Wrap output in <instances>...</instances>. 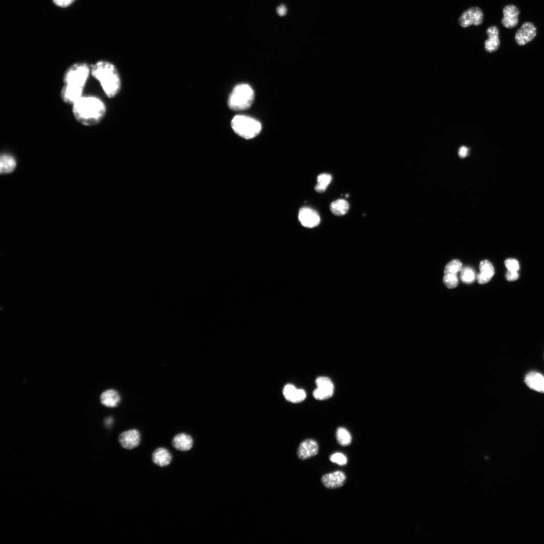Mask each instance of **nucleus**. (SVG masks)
Masks as SVG:
<instances>
[{"mask_svg": "<svg viewBox=\"0 0 544 544\" xmlns=\"http://www.w3.org/2000/svg\"><path fill=\"white\" fill-rule=\"evenodd\" d=\"M16 163L15 158L8 154H3L0 160V173L2 174L12 172L15 169Z\"/></svg>", "mask_w": 544, "mask_h": 544, "instance_id": "20", "label": "nucleus"}, {"mask_svg": "<svg viewBox=\"0 0 544 544\" xmlns=\"http://www.w3.org/2000/svg\"><path fill=\"white\" fill-rule=\"evenodd\" d=\"M525 382L530 389L544 393V376L541 374L535 371L529 372L526 376Z\"/></svg>", "mask_w": 544, "mask_h": 544, "instance_id": "14", "label": "nucleus"}, {"mask_svg": "<svg viewBox=\"0 0 544 544\" xmlns=\"http://www.w3.org/2000/svg\"><path fill=\"white\" fill-rule=\"evenodd\" d=\"M231 124L235 133L245 139H251L257 136L262 130V125L258 121L246 116L235 117Z\"/></svg>", "mask_w": 544, "mask_h": 544, "instance_id": "4", "label": "nucleus"}, {"mask_svg": "<svg viewBox=\"0 0 544 544\" xmlns=\"http://www.w3.org/2000/svg\"><path fill=\"white\" fill-rule=\"evenodd\" d=\"M504 264L507 270L518 271L520 270L519 263L516 259H507L505 261Z\"/></svg>", "mask_w": 544, "mask_h": 544, "instance_id": "29", "label": "nucleus"}, {"mask_svg": "<svg viewBox=\"0 0 544 544\" xmlns=\"http://www.w3.org/2000/svg\"><path fill=\"white\" fill-rule=\"evenodd\" d=\"M317 388L313 392L314 398L317 400H327L332 397L334 392V385L330 378L320 376L315 380Z\"/></svg>", "mask_w": 544, "mask_h": 544, "instance_id": "6", "label": "nucleus"}, {"mask_svg": "<svg viewBox=\"0 0 544 544\" xmlns=\"http://www.w3.org/2000/svg\"><path fill=\"white\" fill-rule=\"evenodd\" d=\"M349 209V204L343 199H339L332 202L330 205L331 212L336 216H342L345 215Z\"/></svg>", "mask_w": 544, "mask_h": 544, "instance_id": "21", "label": "nucleus"}, {"mask_svg": "<svg viewBox=\"0 0 544 544\" xmlns=\"http://www.w3.org/2000/svg\"><path fill=\"white\" fill-rule=\"evenodd\" d=\"M519 277L518 271L507 270L506 274V278L509 281L517 280Z\"/></svg>", "mask_w": 544, "mask_h": 544, "instance_id": "32", "label": "nucleus"}, {"mask_svg": "<svg viewBox=\"0 0 544 544\" xmlns=\"http://www.w3.org/2000/svg\"><path fill=\"white\" fill-rule=\"evenodd\" d=\"M443 281L444 285L450 289H454L459 284V279L457 274H444Z\"/></svg>", "mask_w": 544, "mask_h": 544, "instance_id": "26", "label": "nucleus"}, {"mask_svg": "<svg viewBox=\"0 0 544 544\" xmlns=\"http://www.w3.org/2000/svg\"><path fill=\"white\" fill-rule=\"evenodd\" d=\"M121 400V398L119 393L113 389L104 392L101 396L102 404L107 407H117L120 403Z\"/></svg>", "mask_w": 544, "mask_h": 544, "instance_id": "19", "label": "nucleus"}, {"mask_svg": "<svg viewBox=\"0 0 544 544\" xmlns=\"http://www.w3.org/2000/svg\"><path fill=\"white\" fill-rule=\"evenodd\" d=\"M537 35V28L531 22L524 23L517 30L515 40L518 45L524 46L534 39Z\"/></svg>", "mask_w": 544, "mask_h": 544, "instance_id": "8", "label": "nucleus"}, {"mask_svg": "<svg viewBox=\"0 0 544 544\" xmlns=\"http://www.w3.org/2000/svg\"><path fill=\"white\" fill-rule=\"evenodd\" d=\"M173 459L171 453L165 448L160 447L155 450L152 455V462L160 467L170 465Z\"/></svg>", "mask_w": 544, "mask_h": 544, "instance_id": "16", "label": "nucleus"}, {"mask_svg": "<svg viewBox=\"0 0 544 544\" xmlns=\"http://www.w3.org/2000/svg\"><path fill=\"white\" fill-rule=\"evenodd\" d=\"M119 440L124 449L131 450L140 445L141 434L137 429L127 430L120 435Z\"/></svg>", "mask_w": 544, "mask_h": 544, "instance_id": "9", "label": "nucleus"}, {"mask_svg": "<svg viewBox=\"0 0 544 544\" xmlns=\"http://www.w3.org/2000/svg\"><path fill=\"white\" fill-rule=\"evenodd\" d=\"M91 74L100 83L109 98H114L121 89V79L119 71L113 63L100 60L95 63Z\"/></svg>", "mask_w": 544, "mask_h": 544, "instance_id": "3", "label": "nucleus"}, {"mask_svg": "<svg viewBox=\"0 0 544 544\" xmlns=\"http://www.w3.org/2000/svg\"><path fill=\"white\" fill-rule=\"evenodd\" d=\"M479 268L481 273L477 276L479 283L484 284L489 282L495 273L492 264L487 260H484L480 264Z\"/></svg>", "mask_w": 544, "mask_h": 544, "instance_id": "18", "label": "nucleus"}, {"mask_svg": "<svg viewBox=\"0 0 544 544\" xmlns=\"http://www.w3.org/2000/svg\"><path fill=\"white\" fill-rule=\"evenodd\" d=\"M172 444L176 450L181 452H187L193 447L194 441L190 435L181 433L174 437Z\"/></svg>", "mask_w": 544, "mask_h": 544, "instance_id": "15", "label": "nucleus"}, {"mask_svg": "<svg viewBox=\"0 0 544 544\" xmlns=\"http://www.w3.org/2000/svg\"><path fill=\"white\" fill-rule=\"evenodd\" d=\"M345 197H346V198H348V197H349V195H348V194H347V195H346L345 196Z\"/></svg>", "mask_w": 544, "mask_h": 544, "instance_id": "35", "label": "nucleus"}, {"mask_svg": "<svg viewBox=\"0 0 544 544\" xmlns=\"http://www.w3.org/2000/svg\"><path fill=\"white\" fill-rule=\"evenodd\" d=\"M338 442L342 446H347L352 442L351 434L349 431L344 427H339L336 433Z\"/></svg>", "mask_w": 544, "mask_h": 544, "instance_id": "23", "label": "nucleus"}, {"mask_svg": "<svg viewBox=\"0 0 544 544\" xmlns=\"http://www.w3.org/2000/svg\"><path fill=\"white\" fill-rule=\"evenodd\" d=\"M286 8L283 5H281V6H279L277 9V12L278 14L281 16L285 15L286 13Z\"/></svg>", "mask_w": 544, "mask_h": 544, "instance_id": "34", "label": "nucleus"}, {"mask_svg": "<svg viewBox=\"0 0 544 544\" xmlns=\"http://www.w3.org/2000/svg\"><path fill=\"white\" fill-rule=\"evenodd\" d=\"M503 14L501 23L504 27L513 28L518 25L520 11L516 5L510 4L505 6L503 9Z\"/></svg>", "mask_w": 544, "mask_h": 544, "instance_id": "13", "label": "nucleus"}, {"mask_svg": "<svg viewBox=\"0 0 544 544\" xmlns=\"http://www.w3.org/2000/svg\"><path fill=\"white\" fill-rule=\"evenodd\" d=\"M75 0H53L54 3L58 6L65 8L71 5Z\"/></svg>", "mask_w": 544, "mask_h": 544, "instance_id": "31", "label": "nucleus"}, {"mask_svg": "<svg viewBox=\"0 0 544 544\" xmlns=\"http://www.w3.org/2000/svg\"><path fill=\"white\" fill-rule=\"evenodd\" d=\"M488 39L485 42V48L488 52L492 53L498 50L500 46L499 31L496 26L489 27L486 31Z\"/></svg>", "mask_w": 544, "mask_h": 544, "instance_id": "17", "label": "nucleus"}, {"mask_svg": "<svg viewBox=\"0 0 544 544\" xmlns=\"http://www.w3.org/2000/svg\"><path fill=\"white\" fill-rule=\"evenodd\" d=\"M72 106L74 118L81 124L86 126L99 123L105 117L107 111L104 102L93 95H83Z\"/></svg>", "mask_w": 544, "mask_h": 544, "instance_id": "2", "label": "nucleus"}, {"mask_svg": "<svg viewBox=\"0 0 544 544\" xmlns=\"http://www.w3.org/2000/svg\"><path fill=\"white\" fill-rule=\"evenodd\" d=\"M297 390L293 384H287L283 390V394L285 399L288 401L293 402Z\"/></svg>", "mask_w": 544, "mask_h": 544, "instance_id": "27", "label": "nucleus"}, {"mask_svg": "<svg viewBox=\"0 0 544 544\" xmlns=\"http://www.w3.org/2000/svg\"><path fill=\"white\" fill-rule=\"evenodd\" d=\"M332 180V177L328 174H322L317 178V183L315 186V190L319 193H323L326 190L327 187Z\"/></svg>", "mask_w": 544, "mask_h": 544, "instance_id": "22", "label": "nucleus"}, {"mask_svg": "<svg viewBox=\"0 0 544 544\" xmlns=\"http://www.w3.org/2000/svg\"><path fill=\"white\" fill-rule=\"evenodd\" d=\"M319 451L317 442L312 439H307L300 444L297 452L298 457L302 460H308L316 456Z\"/></svg>", "mask_w": 544, "mask_h": 544, "instance_id": "11", "label": "nucleus"}, {"mask_svg": "<svg viewBox=\"0 0 544 544\" xmlns=\"http://www.w3.org/2000/svg\"><path fill=\"white\" fill-rule=\"evenodd\" d=\"M484 13L481 9L472 7L466 10L461 16L459 22L461 26L468 27L472 25H481L484 21Z\"/></svg>", "mask_w": 544, "mask_h": 544, "instance_id": "7", "label": "nucleus"}, {"mask_svg": "<svg viewBox=\"0 0 544 544\" xmlns=\"http://www.w3.org/2000/svg\"><path fill=\"white\" fill-rule=\"evenodd\" d=\"M468 149L465 146H463L460 148L459 151V155L462 158L466 157L468 155Z\"/></svg>", "mask_w": 544, "mask_h": 544, "instance_id": "33", "label": "nucleus"}, {"mask_svg": "<svg viewBox=\"0 0 544 544\" xmlns=\"http://www.w3.org/2000/svg\"><path fill=\"white\" fill-rule=\"evenodd\" d=\"M254 98V92L250 86L246 84L237 85L232 92L229 106L235 111L247 110L252 105Z\"/></svg>", "mask_w": 544, "mask_h": 544, "instance_id": "5", "label": "nucleus"}, {"mask_svg": "<svg viewBox=\"0 0 544 544\" xmlns=\"http://www.w3.org/2000/svg\"><path fill=\"white\" fill-rule=\"evenodd\" d=\"M461 278L466 283H472L476 279L475 271L470 267H465L461 270Z\"/></svg>", "mask_w": 544, "mask_h": 544, "instance_id": "25", "label": "nucleus"}, {"mask_svg": "<svg viewBox=\"0 0 544 544\" xmlns=\"http://www.w3.org/2000/svg\"><path fill=\"white\" fill-rule=\"evenodd\" d=\"M306 397L305 392L302 389H298L293 403H299L304 401Z\"/></svg>", "mask_w": 544, "mask_h": 544, "instance_id": "30", "label": "nucleus"}, {"mask_svg": "<svg viewBox=\"0 0 544 544\" xmlns=\"http://www.w3.org/2000/svg\"><path fill=\"white\" fill-rule=\"evenodd\" d=\"M462 264L458 260H454L448 263L444 269V274H457L462 270Z\"/></svg>", "mask_w": 544, "mask_h": 544, "instance_id": "24", "label": "nucleus"}, {"mask_svg": "<svg viewBox=\"0 0 544 544\" xmlns=\"http://www.w3.org/2000/svg\"><path fill=\"white\" fill-rule=\"evenodd\" d=\"M91 70L85 62L74 63L67 69L64 74V85L60 92V97L63 102L73 105L82 97Z\"/></svg>", "mask_w": 544, "mask_h": 544, "instance_id": "1", "label": "nucleus"}, {"mask_svg": "<svg viewBox=\"0 0 544 544\" xmlns=\"http://www.w3.org/2000/svg\"><path fill=\"white\" fill-rule=\"evenodd\" d=\"M346 481V475L340 471L325 474L322 478V483L324 486L330 489L342 487L345 484Z\"/></svg>", "mask_w": 544, "mask_h": 544, "instance_id": "12", "label": "nucleus"}, {"mask_svg": "<svg viewBox=\"0 0 544 544\" xmlns=\"http://www.w3.org/2000/svg\"><path fill=\"white\" fill-rule=\"evenodd\" d=\"M330 460L332 463L341 466H345L348 462L347 457L340 453H336L332 455L330 457Z\"/></svg>", "mask_w": 544, "mask_h": 544, "instance_id": "28", "label": "nucleus"}, {"mask_svg": "<svg viewBox=\"0 0 544 544\" xmlns=\"http://www.w3.org/2000/svg\"><path fill=\"white\" fill-rule=\"evenodd\" d=\"M299 219L302 226L307 228H315L321 222L318 213L308 207H303L300 210Z\"/></svg>", "mask_w": 544, "mask_h": 544, "instance_id": "10", "label": "nucleus"}]
</instances>
